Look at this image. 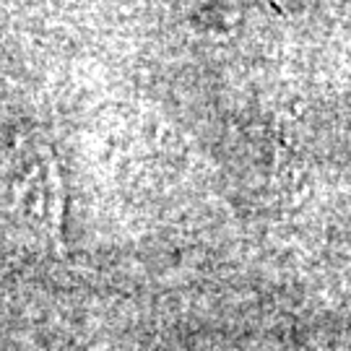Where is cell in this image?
<instances>
[{"instance_id": "1", "label": "cell", "mask_w": 351, "mask_h": 351, "mask_svg": "<svg viewBox=\"0 0 351 351\" xmlns=\"http://www.w3.org/2000/svg\"><path fill=\"white\" fill-rule=\"evenodd\" d=\"M5 208L24 234L50 247L63 250L65 185L58 159L47 146L21 151L5 172Z\"/></svg>"}, {"instance_id": "2", "label": "cell", "mask_w": 351, "mask_h": 351, "mask_svg": "<svg viewBox=\"0 0 351 351\" xmlns=\"http://www.w3.org/2000/svg\"><path fill=\"white\" fill-rule=\"evenodd\" d=\"M297 351H328L326 346H315V343H307V346H300Z\"/></svg>"}]
</instances>
